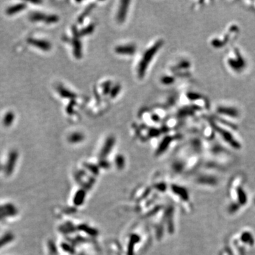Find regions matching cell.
Listing matches in <instances>:
<instances>
[{
	"label": "cell",
	"instance_id": "cell-1",
	"mask_svg": "<svg viewBox=\"0 0 255 255\" xmlns=\"http://www.w3.org/2000/svg\"><path fill=\"white\" fill-rule=\"evenodd\" d=\"M17 159H18V152L15 150L12 151L9 153L7 162H6L5 168H4V172L7 176L11 175L14 172Z\"/></svg>",
	"mask_w": 255,
	"mask_h": 255
},
{
	"label": "cell",
	"instance_id": "cell-2",
	"mask_svg": "<svg viewBox=\"0 0 255 255\" xmlns=\"http://www.w3.org/2000/svg\"><path fill=\"white\" fill-rule=\"evenodd\" d=\"M157 47H158V44L156 45V46H155L154 48H152L150 50H149L148 52L146 53L145 55H144L143 61H142V63H141V65H140V68H139L140 75L143 74V72L144 71V69H145L147 64L149 63V61H150L151 59V56H152V55H154V53H155V50H156V48H157Z\"/></svg>",
	"mask_w": 255,
	"mask_h": 255
},
{
	"label": "cell",
	"instance_id": "cell-3",
	"mask_svg": "<svg viewBox=\"0 0 255 255\" xmlns=\"http://www.w3.org/2000/svg\"><path fill=\"white\" fill-rule=\"evenodd\" d=\"M29 42L30 43L33 45L38 48L40 49H42V50H49L50 48V44L48 43V42L43 41V40H38L35 39H29Z\"/></svg>",
	"mask_w": 255,
	"mask_h": 255
},
{
	"label": "cell",
	"instance_id": "cell-4",
	"mask_svg": "<svg viewBox=\"0 0 255 255\" xmlns=\"http://www.w3.org/2000/svg\"><path fill=\"white\" fill-rule=\"evenodd\" d=\"M14 239V236L12 233H8L4 235L2 237H0V248L3 247L4 246L12 242Z\"/></svg>",
	"mask_w": 255,
	"mask_h": 255
},
{
	"label": "cell",
	"instance_id": "cell-5",
	"mask_svg": "<svg viewBox=\"0 0 255 255\" xmlns=\"http://www.w3.org/2000/svg\"><path fill=\"white\" fill-rule=\"evenodd\" d=\"M25 8V4H17V5H15L14 6H12V7L8 8L7 11H6V13L8 14H16V13L20 12L22 9H24Z\"/></svg>",
	"mask_w": 255,
	"mask_h": 255
},
{
	"label": "cell",
	"instance_id": "cell-6",
	"mask_svg": "<svg viewBox=\"0 0 255 255\" xmlns=\"http://www.w3.org/2000/svg\"><path fill=\"white\" fill-rule=\"evenodd\" d=\"M46 16H45L43 14H41V13H33L30 16V19H31V21H42L46 20L47 19Z\"/></svg>",
	"mask_w": 255,
	"mask_h": 255
},
{
	"label": "cell",
	"instance_id": "cell-7",
	"mask_svg": "<svg viewBox=\"0 0 255 255\" xmlns=\"http://www.w3.org/2000/svg\"><path fill=\"white\" fill-rule=\"evenodd\" d=\"M17 213H18V211H17L16 209L9 210V211L0 212V220H2V219L8 218V217H12L16 216Z\"/></svg>",
	"mask_w": 255,
	"mask_h": 255
},
{
	"label": "cell",
	"instance_id": "cell-8",
	"mask_svg": "<svg viewBox=\"0 0 255 255\" xmlns=\"http://www.w3.org/2000/svg\"><path fill=\"white\" fill-rule=\"evenodd\" d=\"M14 116L12 112H8L4 118V124L5 126H9L14 121Z\"/></svg>",
	"mask_w": 255,
	"mask_h": 255
},
{
	"label": "cell",
	"instance_id": "cell-9",
	"mask_svg": "<svg viewBox=\"0 0 255 255\" xmlns=\"http://www.w3.org/2000/svg\"><path fill=\"white\" fill-rule=\"evenodd\" d=\"M15 209H16V207L11 203H6V204H4V205L0 206V212L9 211V210H12Z\"/></svg>",
	"mask_w": 255,
	"mask_h": 255
},
{
	"label": "cell",
	"instance_id": "cell-10",
	"mask_svg": "<svg viewBox=\"0 0 255 255\" xmlns=\"http://www.w3.org/2000/svg\"><path fill=\"white\" fill-rule=\"evenodd\" d=\"M2 169V165H0V170H1Z\"/></svg>",
	"mask_w": 255,
	"mask_h": 255
}]
</instances>
